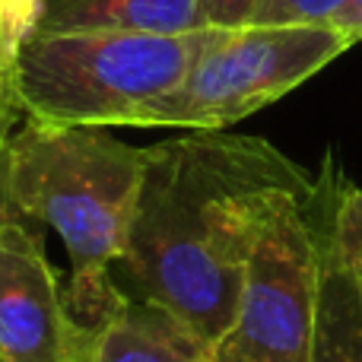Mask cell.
Masks as SVG:
<instances>
[{"mask_svg":"<svg viewBox=\"0 0 362 362\" xmlns=\"http://www.w3.org/2000/svg\"><path fill=\"white\" fill-rule=\"evenodd\" d=\"M315 191L318 175L248 134L187 131L146 146L118 261L134 299L172 312L213 346L261 235Z\"/></svg>","mask_w":362,"mask_h":362,"instance_id":"obj_1","label":"cell"},{"mask_svg":"<svg viewBox=\"0 0 362 362\" xmlns=\"http://www.w3.org/2000/svg\"><path fill=\"white\" fill-rule=\"evenodd\" d=\"M144 159L146 146L89 124L23 118L4 144L10 219L51 229L74 267L64 286L74 344L127 302L112 267L124 255Z\"/></svg>","mask_w":362,"mask_h":362,"instance_id":"obj_2","label":"cell"},{"mask_svg":"<svg viewBox=\"0 0 362 362\" xmlns=\"http://www.w3.org/2000/svg\"><path fill=\"white\" fill-rule=\"evenodd\" d=\"M223 29L51 32L16 45L13 93L23 118L45 124L137 127Z\"/></svg>","mask_w":362,"mask_h":362,"instance_id":"obj_3","label":"cell"},{"mask_svg":"<svg viewBox=\"0 0 362 362\" xmlns=\"http://www.w3.org/2000/svg\"><path fill=\"white\" fill-rule=\"evenodd\" d=\"M350 48V38L327 25L223 29L178 86L146 108L137 127L226 131L274 105Z\"/></svg>","mask_w":362,"mask_h":362,"instance_id":"obj_4","label":"cell"},{"mask_svg":"<svg viewBox=\"0 0 362 362\" xmlns=\"http://www.w3.org/2000/svg\"><path fill=\"white\" fill-rule=\"evenodd\" d=\"M318 274L312 204L286 210L257 242L235 315L213 340L210 362H312Z\"/></svg>","mask_w":362,"mask_h":362,"instance_id":"obj_5","label":"cell"},{"mask_svg":"<svg viewBox=\"0 0 362 362\" xmlns=\"http://www.w3.org/2000/svg\"><path fill=\"white\" fill-rule=\"evenodd\" d=\"M64 286L38 226L6 219L0 229V362H74Z\"/></svg>","mask_w":362,"mask_h":362,"instance_id":"obj_6","label":"cell"},{"mask_svg":"<svg viewBox=\"0 0 362 362\" xmlns=\"http://www.w3.org/2000/svg\"><path fill=\"white\" fill-rule=\"evenodd\" d=\"M74 362H210V344L165 308L127 299L76 337Z\"/></svg>","mask_w":362,"mask_h":362,"instance_id":"obj_7","label":"cell"},{"mask_svg":"<svg viewBox=\"0 0 362 362\" xmlns=\"http://www.w3.org/2000/svg\"><path fill=\"white\" fill-rule=\"evenodd\" d=\"M197 32V0H23V38L51 32ZM19 38V42H23Z\"/></svg>","mask_w":362,"mask_h":362,"instance_id":"obj_8","label":"cell"},{"mask_svg":"<svg viewBox=\"0 0 362 362\" xmlns=\"http://www.w3.org/2000/svg\"><path fill=\"white\" fill-rule=\"evenodd\" d=\"M312 210L321 251L312 362H362V293L325 238L318 213V191H315Z\"/></svg>","mask_w":362,"mask_h":362,"instance_id":"obj_9","label":"cell"},{"mask_svg":"<svg viewBox=\"0 0 362 362\" xmlns=\"http://www.w3.org/2000/svg\"><path fill=\"white\" fill-rule=\"evenodd\" d=\"M318 213L327 245L362 293V191L346 181L334 156L318 172Z\"/></svg>","mask_w":362,"mask_h":362,"instance_id":"obj_10","label":"cell"},{"mask_svg":"<svg viewBox=\"0 0 362 362\" xmlns=\"http://www.w3.org/2000/svg\"><path fill=\"white\" fill-rule=\"evenodd\" d=\"M23 38L16 19V6L13 0H0V146L6 144L13 131H16L19 112L16 93H13V61H16V45Z\"/></svg>","mask_w":362,"mask_h":362,"instance_id":"obj_11","label":"cell"},{"mask_svg":"<svg viewBox=\"0 0 362 362\" xmlns=\"http://www.w3.org/2000/svg\"><path fill=\"white\" fill-rule=\"evenodd\" d=\"M346 0H261L251 25H327Z\"/></svg>","mask_w":362,"mask_h":362,"instance_id":"obj_12","label":"cell"},{"mask_svg":"<svg viewBox=\"0 0 362 362\" xmlns=\"http://www.w3.org/2000/svg\"><path fill=\"white\" fill-rule=\"evenodd\" d=\"M261 0H197L206 29H245L251 25Z\"/></svg>","mask_w":362,"mask_h":362,"instance_id":"obj_13","label":"cell"},{"mask_svg":"<svg viewBox=\"0 0 362 362\" xmlns=\"http://www.w3.org/2000/svg\"><path fill=\"white\" fill-rule=\"evenodd\" d=\"M327 29H334V32H340V35H346L353 45L362 42V0H346V4L331 16Z\"/></svg>","mask_w":362,"mask_h":362,"instance_id":"obj_14","label":"cell"},{"mask_svg":"<svg viewBox=\"0 0 362 362\" xmlns=\"http://www.w3.org/2000/svg\"><path fill=\"white\" fill-rule=\"evenodd\" d=\"M10 219V206H6V169H4V146H0V229Z\"/></svg>","mask_w":362,"mask_h":362,"instance_id":"obj_15","label":"cell"}]
</instances>
